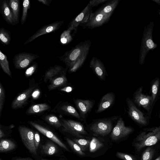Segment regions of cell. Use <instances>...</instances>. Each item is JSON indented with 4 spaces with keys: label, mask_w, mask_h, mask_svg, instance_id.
<instances>
[{
    "label": "cell",
    "mask_w": 160,
    "mask_h": 160,
    "mask_svg": "<svg viewBox=\"0 0 160 160\" xmlns=\"http://www.w3.org/2000/svg\"><path fill=\"white\" fill-rule=\"evenodd\" d=\"M160 84V79L158 78H155L152 81L151 85V90L152 99V102L153 103L155 100L158 92Z\"/></svg>",
    "instance_id": "cell-31"
},
{
    "label": "cell",
    "mask_w": 160,
    "mask_h": 160,
    "mask_svg": "<svg viewBox=\"0 0 160 160\" xmlns=\"http://www.w3.org/2000/svg\"><path fill=\"white\" fill-rule=\"evenodd\" d=\"M89 66L99 79L102 80H105L107 73L101 61L96 57H93L90 61Z\"/></svg>",
    "instance_id": "cell-16"
},
{
    "label": "cell",
    "mask_w": 160,
    "mask_h": 160,
    "mask_svg": "<svg viewBox=\"0 0 160 160\" xmlns=\"http://www.w3.org/2000/svg\"><path fill=\"white\" fill-rule=\"evenodd\" d=\"M73 141L81 148L83 151H85L90 146L91 141L84 139H73Z\"/></svg>",
    "instance_id": "cell-37"
},
{
    "label": "cell",
    "mask_w": 160,
    "mask_h": 160,
    "mask_svg": "<svg viewBox=\"0 0 160 160\" xmlns=\"http://www.w3.org/2000/svg\"><path fill=\"white\" fill-rule=\"evenodd\" d=\"M133 131L130 127H126L122 118H119L116 125L111 134V137L113 141H117L131 133Z\"/></svg>",
    "instance_id": "cell-11"
},
{
    "label": "cell",
    "mask_w": 160,
    "mask_h": 160,
    "mask_svg": "<svg viewBox=\"0 0 160 160\" xmlns=\"http://www.w3.org/2000/svg\"><path fill=\"white\" fill-rule=\"evenodd\" d=\"M115 94L112 92L106 93L101 98L96 112H102L109 108L113 103L115 100Z\"/></svg>",
    "instance_id": "cell-18"
},
{
    "label": "cell",
    "mask_w": 160,
    "mask_h": 160,
    "mask_svg": "<svg viewBox=\"0 0 160 160\" xmlns=\"http://www.w3.org/2000/svg\"><path fill=\"white\" fill-rule=\"evenodd\" d=\"M64 23L63 21H59L44 25L31 36L24 43L28 44L38 37L50 33L59 29Z\"/></svg>",
    "instance_id": "cell-14"
},
{
    "label": "cell",
    "mask_w": 160,
    "mask_h": 160,
    "mask_svg": "<svg viewBox=\"0 0 160 160\" xmlns=\"http://www.w3.org/2000/svg\"><path fill=\"white\" fill-rule=\"evenodd\" d=\"M30 8V2L29 0H24L23 2V9L21 19V23L23 25L26 21L28 11Z\"/></svg>",
    "instance_id": "cell-35"
},
{
    "label": "cell",
    "mask_w": 160,
    "mask_h": 160,
    "mask_svg": "<svg viewBox=\"0 0 160 160\" xmlns=\"http://www.w3.org/2000/svg\"><path fill=\"white\" fill-rule=\"evenodd\" d=\"M35 88V86L30 87L16 97L12 103V108L17 109L24 105Z\"/></svg>",
    "instance_id": "cell-17"
},
{
    "label": "cell",
    "mask_w": 160,
    "mask_h": 160,
    "mask_svg": "<svg viewBox=\"0 0 160 160\" xmlns=\"http://www.w3.org/2000/svg\"><path fill=\"white\" fill-rule=\"evenodd\" d=\"M41 160H49V159H41Z\"/></svg>",
    "instance_id": "cell-49"
},
{
    "label": "cell",
    "mask_w": 160,
    "mask_h": 160,
    "mask_svg": "<svg viewBox=\"0 0 160 160\" xmlns=\"http://www.w3.org/2000/svg\"><path fill=\"white\" fill-rule=\"evenodd\" d=\"M38 1L42 3L43 4L46 6H49L51 3V0H38Z\"/></svg>",
    "instance_id": "cell-45"
},
{
    "label": "cell",
    "mask_w": 160,
    "mask_h": 160,
    "mask_svg": "<svg viewBox=\"0 0 160 160\" xmlns=\"http://www.w3.org/2000/svg\"><path fill=\"white\" fill-rule=\"evenodd\" d=\"M29 124L32 126L42 134L49 138L50 140H51L65 150L69 151V150L65 144L52 131L35 122L32 121H29Z\"/></svg>",
    "instance_id": "cell-13"
},
{
    "label": "cell",
    "mask_w": 160,
    "mask_h": 160,
    "mask_svg": "<svg viewBox=\"0 0 160 160\" xmlns=\"http://www.w3.org/2000/svg\"><path fill=\"white\" fill-rule=\"evenodd\" d=\"M45 120L49 124L57 128L62 127L60 120L55 116L52 115H47L45 117Z\"/></svg>",
    "instance_id": "cell-30"
},
{
    "label": "cell",
    "mask_w": 160,
    "mask_h": 160,
    "mask_svg": "<svg viewBox=\"0 0 160 160\" xmlns=\"http://www.w3.org/2000/svg\"><path fill=\"white\" fill-rule=\"evenodd\" d=\"M0 65L4 72L11 77L12 73L7 57L1 50H0Z\"/></svg>",
    "instance_id": "cell-28"
},
{
    "label": "cell",
    "mask_w": 160,
    "mask_h": 160,
    "mask_svg": "<svg viewBox=\"0 0 160 160\" xmlns=\"http://www.w3.org/2000/svg\"><path fill=\"white\" fill-rule=\"evenodd\" d=\"M109 0H92L89 1L88 4L92 8L97 6L100 4L106 2Z\"/></svg>",
    "instance_id": "cell-42"
},
{
    "label": "cell",
    "mask_w": 160,
    "mask_h": 160,
    "mask_svg": "<svg viewBox=\"0 0 160 160\" xmlns=\"http://www.w3.org/2000/svg\"><path fill=\"white\" fill-rule=\"evenodd\" d=\"M5 94L4 90L2 84L0 83V116H1L3 108Z\"/></svg>",
    "instance_id": "cell-39"
},
{
    "label": "cell",
    "mask_w": 160,
    "mask_h": 160,
    "mask_svg": "<svg viewBox=\"0 0 160 160\" xmlns=\"http://www.w3.org/2000/svg\"><path fill=\"white\" fill-rule=\"evenodd\" d=\"M34 142L35 148L38 151L40 142V137L38 132H36L34 133Z\"/></svg>",
    "instance_id": "cell-43"
},
{
    "label": "cell",
    "mask_w": 160,
    "mask_h": 160,
    "mask_svg": "<svg viewBox=\"0 0 160 160\" xmlns=\"http://www.w3.org/2000/svg\"><path fill=\"white\" fill-rule=\"evenodd\" d=\"M16 147V143L12 140L2 139L0 142V152L6 153L12 151Z\"/></svg>",
    "instance_id": "cell-24"
},
{
    "label": "cell",
    "mask_w": 160,
    "mask_h": 160,
    "mask_svg": "<svg viewBox=\"0 0 160 160\" xmlns=\"http://www.w3.org/2000/svg\"><path fill=\"white\" fill-rule=\"evenodd\" d=\"M11 160H34L30 158H22L21 157H13Z\"/></svg>",
    "instance_id": "cell-44"
},
{
    "label": "cell",
    "mask_w": 160,
    "mask_h": 160,
    "mask_svg": "<svg viewBox=\"0 0 160 160\" xmlns=\"http://www.w3.org/2000/svg\"><path fill=\"white\" fill-rule=\"evenodd\" d=\"M126 102L128 107V114L130 118L138 124L142 125H147V118L143 113L137 108L132 100L127 98Z\"/></svg>",
    "instance_id": "cell-6"
},
{
    "label": "cell",
    "mask_w": 160,
    "mask_h": 160,
    "mask_svg": "<svg viewBox=\"0 0 160 160\" xmlns=\"http://www.w3.org/2000/svg\"><path fill=\"white\" fill-rule=\"evenodd\" d=\"M1 10L3 17L6 22L10 25H16L12 12L7 1L4 0L2 1Z\"/></svg>",
    "instance_id": "cell-20"
},
{
    "label": "cell",
    "mask_w": 160,
    "mask_h": 160,
    "mask_svg": "<svg viewBox=\"0 0 160 160\" xmlns=\"http://www.w3.org/2000/svg\"><path fill=\"white\" fill-rule=\"evenodd\" d=\"M110 17L97 10L91 13L88 21L84 24V27L93 29L99 27L108 22Z\"/></svg>",
    "instance_id": "cell-8"
},
{
    "label": "cell",
    "mask_w": 160,
    "mask_h": 160,
    "mask_svg": "<svg viewBox=\"0 0 160 160\" xmlns=\"http://www.w3.org/2000/svg\"><path fill=\"white\" fill-rule=\"evenodd\" d=\"M0 160H2L1 159H0Z\"/></svg>",
    "instance_id": "cell-51"
},
{
    "label": "cell",
    "mask_w": 160,
    "mask_h": 160,
    "mask_svg": "<svg viewBox=\"0 0 160 160\" xmlns=\"http://www.w3.org/2000/svg\"><path fill=\"white\" fill-rule=\"evenodd\" d=\"M18 130L22 141L30 153L37 155V151L34 142V133L30 129L23 126H19Z\"/></svg>",
    "instance_id": "cell-5"
},
{
    "label": "cell",
    "mask_w": 160,
    "mask_h": 160,
    "mask_svg": "<svg viewBox=\"0 0 160 160\" xmlns=\"http://www.w3.org/2000/svg\"><path fill=\"white\" fill-rule=\"evenodd\" d=\"M72 90V88L70 87H66L61 89V91L66 92H69Z\"/></svg>",
    "instance_id": "cell-46"
},
{
    "label": "cell",
    "mask_w": 160,
    "mask_h": 160,
    "mask_svg": "<svg viewBox=\"0 0 160 160\" xmlns=\"http://www.w3.org/2000/svg\"><path fill=\"white\" fill-rule=\"evenodd\" d=\"M7 1L12 12L15 24H16L19 22V1L10 0Z\"/></svg>",
    "instance_id": "cell-25"
},
{
    "label": "cell",
    "mask_w": 160,
    "mask_h": 160,
    "mask_svg": "<svg viewBox=\"0 0 160 160\" xmlns=\"http://www.w3.org/2000/svg\"><path fill=\"white\" fill-rule=\"evenodd\" d=\"M91 45L90 40L82 42L66 52L59 58L69 68L78 59L85 54L88 53Z\"/></svg>",
    "instance_id": "cell-2"
},
{
    "label": "cell",
    "mask_w": 160,
    "mask_h": 160,
    "mask_svg": "<svg viewBox=\"0 0 160 160\" xmlns=\"http://www.w3.org/2000/svg\"><path fill=\"white\" fill-rule=\"evenodd\" d=\"M50 106L46 103L36 104L32 106L26 111L27 114L39 113L49 109Z\"/></svg>",
    "instance_id": "cell-26"
},
{
    "label": "cell",
    "mask_w": 160,
    "mask_h": 160,
    "mask_svg": "<svg viewBox=\"0 0 160 160\" xmlns=\"http://www.w3.org/2000/svg\"><path fill=\"white\" fill-rule=\"evenodd\" d=\"M55 142L52 141L47 140L41 144V152L45 156H53L59 153V148Z\"/></svg>",
    "instance_id": "cell-19"
},
{
    "label": "cell",
    "mask_w": 160,
    "mask_h": 160,
    "mask_svg": "<svg viewBox=\"0 0 160 160\" xmlns=\"http://www.w3.org/2000/svg\"><path fill=\"white\" fill-rule=\"evenodd\" d=\"M116 155L118 158L123 160H136L132 156L122 152H117Z\"/></svg>",
    "instance_id": "cell-40"
},
{
    "label": "cell",
    "mask_w": 160,
    "mask_h": 160,
    "mask_svg": "<svg viewBox=\"0 0 160 160\" xmlns=\"http://www.w3.org/2000/svg\"><path fill=\"white\" fill-rule=\"evenodd\" d=\"M74 102L82 120H85L94 104L95 101L77 99H75Z\"/></svg>",
    "instance_id": "cell-15"
},
{
    "label": "cell",
    "mask_w": 160,
    "mask_h": 160,
    "mask_svg": "<svg viewBox=\"0 0 160 160\" xmlns=\"http://www.w3.org/2000/svg\"><path fill=\"white\" fill-rule=\"evenodd\" d=\"M152 28H148L144 33L140 57L139 62L141 64L144 63L145 58L148 51L156 46L152 39Z\"/></svg>",
    "instance_id": "cell-9"
},
{
    "label": "cell",
    "mask_w": 160,
    "mask_h": 160,
    "mask_svg": "<svg viewBox=\"0 0 160 160\" xmlns=\"http://www.w3.org/2000/svg\"><path fill=\"white\" fill-rule=\"evenodd\" d=\"M0 39L1 42L5 45H8L11 40L10 32L2 28L0 29Z\"/></svg>",
    "instance_id": "cell-33"
},
{
    "label": "cell",
    "mask_w": 160,
    "mask_h": 160,
    "mask_svg": "<svg viewBox=\"0 0 160 160\" xmlns=\"http://www.w3.org/2000/svg\"><path fill=\"white\" fill-rule=\"evenodd\" d=\"M154 152L152 148L149 147L147 148L142 154L141 160H151Z\"/></svg>",
    "instance_id": "cell-38"
},
{
    "label": "cell",
    "mask_w": 160,
    "mask_h": 160,
    "mask_svg": "<svg viewBox=\"0 0 160 160\" xmlns=\"http://www.w3.org/2000/svg\"><path fill=\"white\" fill-rule=\"evenodd\" d=\"M88 53L83 55L78 59L73 64L69 69L70 72H73L78 70L84 63Z\"/></svg>",
    "instance_id": "cell-29"
},
{
    "label": "cell",
    "mask_w": 160,
    "mask_h": 160,
    "mask_svg": "<svg viewBox=\"0 0 160 160\" xmlns=\"http://www.w3.org/2000/svg\"><path fill=\"white\" fill-rule=\"evenodd\" d=\"M159 116V118H160V113H159V116Z\"/></svg>",
    "instance_id": "cell-50"
},
{
    "label": "cell",
    "mask_w": 160,
    "mask_h": 160,
    "mask_svg": "<svg viewBox=\"0 0 160 160\" xmlns=\"http://www.w3.org/2000/svg\"><path fill=\"white\" fill-rule=\"evenodd\" d=\"M67 68L64 69L60 75L54 78L50 81V84L48 87L49 90H54L66 84L68 80L65 74Z\"/></svg>",
    "instance_id": "cell-21"
},
{
    "label": "cell",
    "mask_w": 160,
    "mask_h": 160,
    "mask_svg": "<svg viewBox=\"0 0 160 160\" xmlns=\"http://www.w3.org/2000/svg\"><path fill=\"white\" fill-rule=\"evenodd\" d=\"M155 160H160V156L158 157Z\"/></svg>",
    "instance_id": "cell-48"
},
{
    "label": "cell",
    "mask_w": 160,
    "mask_h": 160,
    "mask_svg": "<svg viewBox=\"0 0 160 160\" xmlns=\"http://www.w3.org/2000/svg\"><path fill=\"white\" fill-rule=\"evenodd\" d=\"M72 31L68 29L62 33L60 37V42L62 44H67L72 41V37L71 34Z\"/></svg>",
    "instance_id": "cell-32"
},
{
    "label": "cell",
    "mask_w": 160,
    "mask_h": 160,
    "mask_svg": "<svg viewBox=\"0 0 160 160\" xmlns=\"http://www.w3.org/2000/svg\"><path fill=\"white\" fill-rule=\"evenodd\" d=\"M92 8L88 4L75 18H73L68 25V29L76 32L78 27L82 24H86L88 21Z\"/></svg>",
    "instance_id": "cell-10"
},
{
    "label": "cell",
    "mask_w": 160,
    "mask_h": 160,
    "mask_svg": "<svg viewBox=\"0 0 160 160\" xmlns=\"http://www.w3.org/2000/svg\"><path fill=\"white\" fill-rule=\"evenodd\" d=\"M118 116L96 120L90 127V129L94 134L102 136H105L110 132L113 122L118 119Z\"/></svg>",
    "instance_id": "cell-3"
},
{
    "label": "cell",
    "mask_w": 160,
    "mask_h": 160,
    "mask_svg": "<svg viewBox=\"0 0 160 160\" xmlns=\"http://www.w3.org/2000/svg\"><path fill=\"white\" fill-rule=\"evenodd\" d=\"M103 146V143L95 137L92 138L89 146V151L91 152H94Z\"/></svg>",
    "instance_id": "cell-34"
},
{
    "label": "cell",
    "mask_w": 160,
    "mask_h": 160,
    "mask_svg": "<svg viewBox=\"0 0 160 160\" xmlns=\"http://www.w3.org/2000/svg\"><path fill=\"white\" fill-rule=\"evenodd\" d=\"M142 90V87H140L136 91L133 95V101L138 106L142 107L148 111L153 103L152 97L143 93Z\"/></svg>",
    "instance_id": "cell-12"
},
{
    "label": "cell",
    "mask_w": 160,
    "mask_h": 160,
    "mask_svg": "<svg viewBox=\"0 0 160 160\" xmlns=\"http://www.w3.org/2000/svg\"><path fill=\"white\" fill-rule=\"evenodd\" d=\"M63 132L78 138H81L87 134L83 124L80 122L72 120L61 119Z\"/></svg>",
    "instance_id": "cell-4"
},
{
    "label": "cell",
    "mask_w": 160,
    "mask_h": 160,
    "mask_svg": "<svg viewBox=\"0 0 160 160\" xmlns=\"http://www.w3.org/2000/svg\"><path fill=\"white\" fill-rule=\"evenodd\" d=\"M39 92L38 91H36L35 92H33V96L34 98H35L36 97H37V96L38 94H39Z\"/></svg>",
    "instance_id": "cell-47"
},
{
    "label": "cell",
    "mask_w": 160,
    "mask_h": 160,
    "mask_svg": "<svg viewBox=\"0 0 160 160\" xmlns=\"http://www.w3.org/2000/svg\"><path fill=\"white\" fill-rule=\"evenodd\" d=\"M37 66V63H36L28 68L25 72V75L27 77L32 75L35 71Z\"/></svg>",
    "instance_id": "cell-41"
},
{
    "label": "cell",
    "mask_w": 160,
    "mask_h": 160,
    "mask_svg": "<svg viewBox=\"0 0 160 160\" xmlns=\"http://www.w3.org/2000/svg\"><path fill=\"white\" fill-rule=\"evenodd\" d=\"M39 57V56L37 55L31 53L26 52L19 53L13 57L14 66L17 69H24Z\"/></svg>",
    "instance_id": "cell-7"
},
{
    "label": "cell",
    "mask_w": 160,
    "mask_h": 160,
    "mask_svg": "<svg viewBox=\"0 0 160 160\" xmlns=\"http://www.w3.org/2000/svg\"><path fill=\"white\" fill-rule=\"evenodd\" d=\"M60 109L68 115L80 121H83L79 113L73 106L68 104L64 105L61 107Z\"/></svg>",
    "instance_id": "cell-27"
},
{
    "label": "cell",
    "mask_w": 160,
    "mask_h": 160,
    "mask_svg": "<svg viewBox=\"0 0 160 160\" xmlns=\"http://www.w3.org/2000/svg\"><path fill=\"white\" fill-rule=\"evenodd\" d=\"M134 146L139 151L143 148L156 144L160 141V126L145 128L137 137Z\"/></svg>",
    "instance_id": "cell-1"
},
{
    "label": "cell",
    "mask_w": 160,
    "mask_h": 160,
    "mask_svg": "<svg viewBox=\"0 0 160 160\" xmlns=\"http://www.w3.org/2000/svg\"><path fill=\"white\" fill-rule=\"evenodd\" d=\"M66 140L71 148L78 154L81 156H84L85 153L82 150L81 148L74 142L68 138H66Z\"/></svg>",
    "instance_id": "cell-36"
},
{
    "label": "cell",
    "mask_w": 160,
    "mask_h": 160,
    "mask_svg": "<svg viewBox=\"0 0 160 160\" xmlns=\"http://www.w3.org/2000/svg\"><path fill=\"white\" fill-rule=\"evenodd\" d=\"M64 70L63 68L60 65H56L51 67L46 72L44 81L47 82L48 80L51 81L55 76L61 73Z\"/></svg>",
    "instance_id": "cell-23"
},
{
    "label": "cell",
    "mask_w": 160,
    "mask_h": 160,
    "mask_svg": "<svg viewBox=\"0 0 160 160\" xmlns=\"http://www.w3.org/2000/svg\"><path fill=\"white\" fill-rule=\"evenodd\" d=\"M120 1V0H109L97 10L111 16Z\"/></svg>",
    "instance_id": "cell-22"
}]
</instances>
